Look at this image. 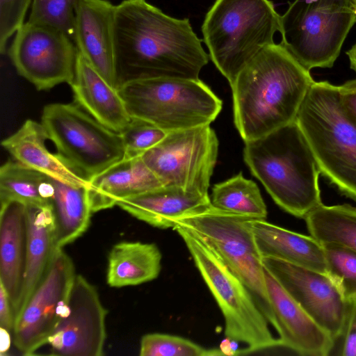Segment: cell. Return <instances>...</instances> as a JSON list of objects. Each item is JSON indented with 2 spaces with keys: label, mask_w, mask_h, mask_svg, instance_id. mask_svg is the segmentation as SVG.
I'll use <instances>...</instances> for the list:
<instances>
[{
  "label": "cell",
  "mask_w": 356,
  "mask_h": 356,
  "mask_svg": "<svg viewBox=\"0 0 356 356\" xmlns=\"http://www.w3.org/2000/svg\"><path fill=\"white\" fill-rule=\"evenodd\" d=\"M113 36L119 86L140 78L197 79L209 62L188 18L169 16L146 0L115 5Z\"/></svg>",
  "instance_id": "1"
},
{
  "label": "cell",
  "mask_w": 356,
  "mask_h": 356,
  "mask_svg": "<svg viewBox=\"0 0 356 356\" xmlns=\"http://www.w3.org/2000/svg\"><path fill=\"white\" fill-rule=\"evenodd\" d=\"M350 67L356 72V43L346 52Z\"/></svg>",
  "instance_id": "40"
},
{
  "label": "cell",
  "mask_w": 356,
  "mask_h": 356,
  "mask_svg": "<svg viewBox=\"0 0 356 356\" xmlns=\"http://www.w3.org/2000/svg\"><path fill=\"white\" fill-rule=\"evenodd\" d=\"M218 140L210 124L168 132L141 155L163 186L209 195Z\"/></svg>",
  "instance_id": "11"
},
{
  "label": "cell",
  "mask_w": 356,
  "mask_h": 356,
  "mask_svg": "<svg viewBox=\"0 0 356 356\" xmlns=\"http://www.w3.org/2000/svg\"><path fill=\"white\" fill-rule=\"evenodd\" d=\"M308 232L321 245L345 246L356 252V208L321 204L305 218Z\"/></svg>",
  "instance_id": "28"
},
{
  "label": "cell",
  "mask_w": 356,
  "mask_h": 356,
  "mask_svg": "<svg viewBox=\"0 0 356 356\" xmlns=\"http://www.w3.org/2000/svg\"><path fill=\"white\" fill-rule=\"evenodd\" d=\"M315 81L281 44L262 49L230 85L234 124L245 142L296 120Z\"/></svg>",
  "instance_id": "2"
},
{
  "label": "cell",
  "mask_w": 356,
  "mask_h": 356,
  "mask_svg": "<svg viewBox=\"0 0 356 356\" xmlns=\"http://www.w3.org/2000/svg\"><path fill=\"white\" fill-rule=\"evenodd\" d=\"M211 204L215 208L253 219L266 220L267 209L257 184L241 172L212 188Z\"/></svg>",
  "instance_id": "29"
},
{
  "label": "cell",
  "mask_w": 356,
  "mask_h": 356,
  "mask_svg": "<svg viewBox=\"0 0 356 356\" xmlns=\"http://www.w3.org/2000/svg\"><path fill=\"white\" fill-rule=\"evenodd\" d=\"M26 252V204L17 200L1 203L0 282L8 293L15 317L24 287Z\"/></svg>",
  "instance_id": "18"
},
{
  "label": "cell",
  "mask_w": 356,
  "mask_h": 356,
  "mask_svg": "<svg viewBox=\"0 0 356 356\" xmlns=\"http://www.w3.org/2000/svg\"><path fill=\"white\" fill-rule=\"evenodd\" d=\"M250 217L218 209L211 204L175 220L209 245L250 291L269 323L274 317L268 297L262 257Z\"/></svg>",
  "instance_id": "9"
},
{
  "label": "cell",
  "mask_w": 356,
  "mask_h": 356,
  "mask_svg": "<svg viewBox=\"0 0 356 356\" xmlns=\"http://www.w3.org/2000/svg\"><path fill=\"white\" fill-rule=\"evenodd\" d=\"M251 229L262 257L278 259L327 274L323 245L312 236L260 219H252Z\"/></svg>",
  "instance_id": "23"
},
{
  "label": "cell",
  "mask_w": 356,
  "mask_h": 356,
  "mask_svg": "<svg viewBox=\"0 0 356 356\" xmlns=\"http://www.w3.org/2000/svg\"><path fill=\"white\" fill-rule=\"evenodd\" d=\"M327 356H356V300L348 301L343 325L331 338Z\"/></svg>",
  "instance_id": "35"
},
{
  "label": "cell",
  "mask_w": 356,
  "mask_h": 356,
  "mask_svg": "<svg viewBox=\"0 0 356 356\" xmlns=\"http://www.w3.org/2000/svg\"><path fill=\"white\" fill-rule=\"evenodd\" d=\"M69 307L67 315L47 340L51 355H104L107 311L96 287L81 275L75 276Z\"/></svg>",
  "instance_id": "14"
},
{
  "label": "cell",
  "mask_w": 356,
  "mask_h": 356,
  "mask_svg": "<svg viewBox=\"0 0 356 356\" xmlns=\"http://www.w3.org/2000/svg\"><path fill=\"white\" fill-rule=\"evenodd\" d=\"M322 245L327 275L337 284L346 300H356V252L338 244Z\"/></svg>",
  "instance_id": "31"
},
{
  "label": "cell",
  "mask_w": 356,
  "mask_h": 356,
  "mask_svg": "<svg viewBox=\"0 0 356 356\" xmlns=\"http://www.w3.org/2000/svg\"><path fill=\"white\" fill-rule=\"evenodd\" d=\"M69 85L76 104L104 126L120 133L131 122L132 118L118 89L111 86L79 52Z\"/></svg>",
  "instance_id": "19"
},
{
  "label": "cell",
  "mask_w": 356,
  "mask_h": 356,
  "mask_svg": "<svg viewBox=\"0 0 356 356\" xmlns=\"http://www.w3.org/2000/svg\"><path fill=\"white\" fill-rule=\"evenodd\" d=\"M115 5L107 0H79L74 42L78 51L113 88L118 89L113 26Z\"/></svg>",
  "instance_id": "16"
},
{
  "label": "cell",
  "mask_w": 356,
  "mask_h": 356,
  "mask_svg": "<svg viewBox=\"0 0 356 356\" xmlns=\"http://www.w3.org/2000/svg\"><path fill=\"white\" fill-rule=\"evenodd\" d=\"M51 206L56 225V245L63 248L81 236L88 229L91 209L86 186H76L54 179Z\"/></svg>",
  "instance_id": "26"
},
{
  "label": "cell",
  "mask_w": 356,
  "mask_h": 356,
  "mask_svg": "<svg viewBox=\"0 0 356 356\" xmlns=\"http://www.w3.org/2000/svg\"><path fill=\"white\" fill-rule=\"evenodd\" d=\"M355 23L353 0H294L280 17V44L309 71L330 68Z\"/></svg>",
  "instance_id": "8"
},
{
  "label": "cell",
  "mask_w": 356,
  "mask_h": 356,
  "mask_svg": "<svg viewBox=\"0 0 356 356\" xmlns=\"http://www.w3.org/2000/svg\"><path fill=\"white\" fill-rule=\"evenodd\" d=\"M339 95L343 109L356 122V79L339 86Z\"/></svg>",
  "instance_id": "36"
},
{
  "label": "cell",
  "mask_w": 356,
  "mask_h": 356,
  "mask_svg": "<svg viewBox=\"0 0 356 356\" xmlns=\"http://www.w3.org/2000/svg\"><path fill=\"white\" fill-rule=\"evenodd\" d=\"M280 17L270 0H216L202 32L211 60L230 85L253 57L275 43Z\"/></svg>",
  "instance_id": "5"
},
{
  "label": "cell",
  "mask_w": 356,
  "mask_h": 356,
  "mask_svg": "<svg viewBox=\"0 0 356 356\" xmlns=\"http://www.w3.org/2000/svg\"><path fill=\"white\" fill-rule=\"evenodd\" d=\"M296 121L321 173L356 202V122L341 105L339 86L314 81Z\"/></svg>",
  "instance_id": "4"
},
{
  "label": "cell",
  "mask_w": 356,
  "mask_h": 356,
  "mask_svg": "<svg viewBox=\"0 0 356 356\" xmlns=\"http://www.w3.org/2000/svg\"><path fill=\"white\" fill-rule=\"evenodd\" d=\"M32 0H0V52L6 51L9 39L24 24Z\"/></svg>",
  "instance_id": "34"
},
{
  "label": "cell",
  "mask_w": 356,
  "mask_h": 356,
  "mask_svg": "<svg viewBox=\"0 0 356 356\" xmlns=\"http://www.w3.org/2000/svg\"><path fill=\"white\" fill-rule=\"evenodd\" d=\"M47 133L41 123L26 120L1 142L14 160L55 179L76 186H88V181L71 169L58 154L51 153L45 141Z\"/></svg>",
  "instance_id": "22"
},
{
  "label": "cell",
  "mask_w": 356,
  "mask_h": 356,
  "mask_svg": "<svg viewBox=\"0 0 356 356\" xmlns=\"http://www.w3.org/2000/svg\"><path fill=\"white\" fill-rule=\"evenodd\" d=\"M78 52L65 32L27 21L15 33L8 56L20 76L37 90H45L71 83Z\"/></svg>",
  "instance_id": "13"
},
{
  "label": "cell",
  "mask_w": 356,
  "mask_h": 356,
  "mask_svg": "<svg viewBox=\"0 0 356 356\" xmlns=\"http://www.w3.org/2000/svg\"><path fill=\"white\" fill-rule=\"evenodd\" d=\"M54 179L15 160H8L0 168V202L17 200L26 204H51Z\"/></svg>",
  "instance_id": "27"
},
{
  "label": "cell",
  "mask_w": 356,
  "mask_h": 356,
  "mask_svg": "<svg viewBox=\"0 0 356 356\" xmlns=\"http://www.w3.org/2000/svg\"><path fill=\"white\" fill-rule=\"evenodd\" d=\"M262 263L265 269L331 338L338 334L348 301L327 274L275 258L262 257Z\"/></svg>",
  "instance_id": "15"
},
{
  "label": "cell",
  "mask_w": 356,
  "mask_h": 356,
  "mask_svg": "<svg viewBox=\"0 0 356 356\" xmlns=\"http://www.w3.org/2000/svg\"><path fill=\"white\" fill-rule=\"evenodd\" d=\"M140 356H218L220 348H206L182 337L149 333L142 337Z\"/></svg>",
  "instance_id": "30"
},
{
  "label": "cell",
  "mask_w": 356,
  "mask_h": 356,
  "mask_svg": "<svg viewBox=\"0 0 356 356\" xmlns=\"http://www.w3.org/2000/svg\"><path fill=\"white\" fill-rule=\"evenodd\" d=\"M162 254L155 243L122 241L108 255L106 281L111 287L136 286L156 279Z\"/></svg>",
  "instance_id": "25"
},
{
  "label": "cell",
  "mask_w": 356,
  "mask_h": 356,
  "mask_svg": "<svg viewBox=\"0 0 356 356\" xmlns=\"http://www.w3.org/2000/svg\"><path fill=\"white\" fill-rule=\"evenodd\" d=\"M211 204L210 196L175 186H162L122 200L117 206L134 218L157 228H173L177 218Z\"/></svg>",
  "instance_id": "21"
},
{
  "label": "cell",
  "mask_w": 356,
  "mask_h": 356,
  "mask_svg": "<svg viewBox=\"0 0 356 356\" xmlns=\"http://www.w3.org/2000/svg\"><path fill=\"white\" fill-rule=\"evenodd\" d=\"M15 321V314L10 297L0 282V327L13 332Z\"/></svg>",
  "instance_id": "37"
},
{
  "label": "cell",
  "mask_w": 356,
  "mask_h": 356,
  "mask_svg": "<svg viewBox=\"0 0 356 356\" xmlns=\"http://www.w3.org/2000/svg\"><path fill=\"white\" fill-rule=\"evenodd\" d=\"M26 265L23 291L15 318L40 282L57 248L51 204H26Z\"/></svg>",
  "instance_id": "24"
},
{
  "label": "cell",
  "mask_w": 356,
  "mask_h": 356,
  "mask_svg": "<svg viewBox=\"0 0 356 356\" xmlns=\"http://www.w3.org/2000/svg\"><path fill=\"white\" fill-rule=\"evenodd\" d=\"M75 268L71 257L56 248L40 282L15 318L13 343L25 355L47 343L67 315Z\"/></svg>",
  "instance_id": "12"
},
{
  "label": "cell",
  "mask_w": 356,
  "mask_h": 356,
  "mask_svg": "<svg viewBox=\"0 0 356 356\" xmlns=\"http://www.w3.org/2000/svg\"><path fill=\"white\" fill-rule=\"evenodd\" d=\"M355 3V4L356 5V0H353Z\"/></svg>",
  "instance_id": "41"
},
{
  "label": "cell",
  "mask_w": 356,
  "mask_h": 356,
  "mask_svg": "<svg viewBox=\"0 0 356 356\" xmlns=\"http://www.w3.org/2000/svg\"><path fill=\"white\" fill-rule=\"evenodd\" d=\"M41 119L59 156L88 181L125 157L121 134L76 104H47Z\"/></svg>",
  "instance_id": "10"
},
{
  "label": "cell",
  "mask_w": 356,
  "mask_h": 356,
  "mask_svg": "<svg viewBox=\"0 0 356 356\" xmlns=\"http://www.w3.org/2000/svg\"><path fill=\"white\" fill-rule=\"evenodd\" d=\"M238 341L225 337L220 343V350L223 355H236L241 354V350L238 349Z\"/></svg>",
  "instance_id": "38"
},
{
  "label": "cell",
  "mask_w": 356,
  "mask_h": 356,
  "mask_svg": "<svg viewBox=\"0 0 356 356\" xmlns=\"http://www.w3.org/2000/svg\"><path fill=\"white\" fill-rule=\"evenodd\" d=\"M79 0H32L28 21L58 29L74 40L75 14Z\"/></svg>",
  "instance_id": "32"
},
{
  "label": "cell",
  "mask_w": 356,
  "mask_h": 356,
  "mask_svg": "<svg viewBox=\"0 0 356 356\" xmlns=\"http://www.w3.org/2000/svg\"><path fill=\"white\" fill-rule=\"evenodd\" d=\"M243 158L275 202L305 218L322 203L320 169L296 121L245 142Z\"/></svg>",
  "instance_id": "3"
},
{
  "label": "cell",
  "mask_w": 356,
  "mask_h": 356,
  "mask_svg": "<svg viewBox=\"0 0 356 356\" xmlns=\"http://www.w3.org/2000/svg\"><path fill=\"white\" fill-rule=\"evenodd\" d=\"M173 229L183 239L225 319V337L247 345L243 353L282 347L245 284L209 245L184 227Z\"/></svg>",
  "instance_id": "7"
},
{
  "label": "cell",
  "mask_w": 356,
  "mask_h": 356,
  "mask_svg": "<svg viewBox=\"0 0 356 356\" xmlns=\"http://www.w3.org/2000/svg\"><path fill=\"white\" fill-rule=\"evenodd\" d=\"M118 91L132 118L166 132L210 124L222 102L199 79L140 78L121 83Z\"/></svg>",
  "instance_id": "6"
},
{
  "label": "cell",
  "mask_w": 356,
  "mask_h": 356,
  "mask_svg": "<svg viewBox=\"0 0 356 356\" xmlns=\"http://www.w3.org/2000/svg\"><path fill=\"white\" fill-rule=\"evenodd\" d=\"M125 152L124 158L141 156L166 136L168 132L147 121L132 118L127 127L120 133Z\"/></svg>",
  "instance_id": "33"
},
{
  "label": "cell",
  "mask_w": 356,
  "mask_h": 356,
  "mask_svg": "<svg viewBox=\"0 0 356 356\" xmlns=\"http://www.w3.org/2000/svg\"><path fill=\"white\" fill-rule=\"evenodd\" d=\"M163 186L141 156L124 158L88 181L92 213Z\"/></svg>",
  "instance_id": "20"
},
{
  "label": "cell",
  "mask_w": 356,
  "mask_h": 356,
  "mask_svg": "<svg viewBox=\"0 0 356 356\" xmlns=\"http://www.w3.org/2000/svg\"><path fill=\"white\" fill-rule=\"evenodd\" d=\"M8 330L0 327V338H1V347L0 352L1 355L6 353L10 347L11 344V334Z\"/></svg>",
  "instance_id": "39"
},
{
  "label": "cell",
  "mask_w": 356,
  "mask_h": 356,
  "mask_svg": "<svg viewBox=\"0 0 356 356\" xmlns=\"http://www.w3.org/2000/svg\"><path fill=\"white\" fill-rule=\"evenodd\" d=\"M264 275L274 317L273 327L280 335L281 346L297 355L327 356L331 344L329 334L307 315L266 269Z\"/></svg>",
  "instance_id": "17"
}]
</instances>
